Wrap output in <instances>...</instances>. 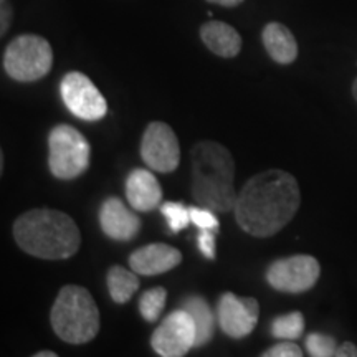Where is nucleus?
<instances>
[{"mask_svg": "<svg viewBox=\"0 0 357 357\" xmlns=\"http://www.w3.org/2000/svg\"><path fill=\"white\" fill-rule=\"evenodd\" d=\"M211 3H217V6L222 7H236L243 2V0H207Z\"/></svg>", "mask_w": 357, "mask_h": 357, "instance_id": "nucleus-28", "label": "nucleus"}, {"mask_svg": "<svg viewBox=\"0 0 357 357\" xmlns=\"http://www.w3.org/2000/svg\"><path fill=\"white\" fill-rule=\"evenodd\" d=\"M200 38L212 53L222 58H234L242 50V37L225 22L211 20L200 26Z\"/></svg>", "mask_w": 357, "mask_h": 357, "instance_id": "nucleus-15", "label": "nucleus"}, {"mask_svg": "<svg viewBox=\"0 0 357 357\" xmlns=\"http://www.w3.org/2000/svg\"><path fill=\"white\" fill-rule=\"evenodd\" d=\"M199 250L202 255L208 260L215 258V231L213 230H202L197 236Z\"/></svg>", "mask_w": 357, "mask_h": 357, "instance_id": "nucleus-25", "label": "nucleus"}, {"mask_svg": "<svg viewBox=\"0 0 357 357\" xmlns=\"http://www.w3.org/2000/svg\"><path fill=\"white\" fill-rule=\"evenodd\" d=\"M53 331L68 344H84L100 333V311L91 293L78 284H66L52 307Z\"/></svg>", "mask_w": 357, "mask_h": 357, "instance_id": "nucleus-4", "label": "nucleus"}, {"mask_svg": "<svg viewBox=\"0 0 357 357\" xmlns=\"http://www.w3.org/2000/svg\"><path fill=\"white\" fill-rule=\"evenodd\" d=\"M261 40L270 58L280 65H289L298 58V43L291 30L278 22H270L261 32Z\"/></svg>", "mask_w": 357, "mask_h": 357, "instance_id": "nucleus-16", "label": "nucleus"}, {"mask_svg": "<svg viewBox=\"0 0 357 357\" xmlns=\"http://www.w3.org/2000/svg\"><path fill=\"white\" fill-rule=\"evenodd\" d=\"M336 356L337 357H357V346L352 344V342H349V341L342 342L341 346H337Z\"/></svg>", "mask_w": 357, "mask_h": 357, "instance_id": "nucleus-27", "label": "nucleus"}, {"mask_svg": "<svg viewBox=\"0 0 357 357\" xmlns=\"http://www.w3.org/2000/svg\"><path fill=\"white\" fill-rule=\"evenodd\" d=\"M260 316V305L252 296L223 293L217 305L218 326L229 337L242 339L252 334Z\"/></svg>", "mask_w": 357, "mask_h": 357, "instance_id": "nucleus-11", "label": "nucleus"}, {"mask_svg": "<svg viewBox=\"0 0 357 357\" xmlns=\"http://www.w3.org/2000/svg\"><path fill=\"white\" fill-rule=\"evenodd\" d=\"M270 331L276 339L294 341V339L301 337L303 331H305V318H303L300 311H293L289 314L278 316L271 323Z\"/></svg>", "mask_w": 357, "mask_h": 357, "instance_id": "nucleus-19", "label": "nucleus"}, {"mask_svg": "<svg viewBox=\"0 0 357 357\" xmlns=\"http://www.w3.org/2000/svg\"><path fill=\"white\" fill-rule=\"evenodd\" d=\"M126 199L134 211L149 212L162 202V189L153 172L134 169L126 178Z\"/></svg>", "mask_w": 357, "mask_h": 357, "instance_id": "nucleus-14", "label": "nucleus"}, {"mask_svg": "<svg viewBox=\"0 0 357 357\" xmlns=\"http://www.w3.org/2000/svg\"><path fill=\"white\" fill-rule=\"evenodd\" d=\"M261 356L263 357H301L303 351L300 349V346H296L294 342L283 341L280 342V344L270 347V349L263 352Z\"/></svg>", "mask_w": 357, "mask_h": 357, "instance_id": "nucleus-24", "label": "nucleus"}, {"mask_svg": "<svg viewBox=\"0 0 357 357\" xmlns=\"http://www.w3.org/2000/svg\"><path fill=\"white\" fill-rule=\"evenodd\" d=\"M321 265L311 255H293L280 258L266 270V281L280 293H306L318 283Z\"/></svg>", "mask_w": 357, "mask_h": 357, "instance_id": "nucleus-7", "label": "nucleus"}, {"mask_svg": "<svg viewBox=\"0 0 357 357\" xmlns=\"http://www.w3.org/2000/svg\"><path fill=\"white\" fill-rule=\"evenodd\" d=\"M2 22H0V35H6L8 26H10V20H12V7L8 6V2H3L2 3V19H0Z\"/></svg>", "mask_w": 357, "mask_h": 357, "instance_id": "nucleus-26", "label": "nucleus"}, {"mask_svg": "<svg viewBox=\"0 0 357 357\" xmlns=\"http://www.w3.org/2000/svg\"><path fill=\"white\" fill-rule=\"evenodd\" d=\"M301 204L294 176L281 169L257 174L242 187L235 204V218L245 234L266 238L284 229Z\"/></svg>", "mask_w": 357, "mask_h": 357, "instance_id": "nucleus-1", "label": "nucleus"}, {"mask_svg": "<svg viewBox=\"0 0 357 357\" xmlns=\"http://www.w3.org/2000/svg\"><path fill=\"white\" fill-rule=\"evenodd\" d=\"M61 100L68 111L83 121H100L108 113V102L86 75L79 71L66 73L60 83Z\"/></svg>", "mask_w": 357, "mask_h": 357, "instance_id": "nucleus-8", "label": "nucleus"}, {"mask_svg": "<svg viewBox=\"0 0 357 357\" xmlns=\"http://www.w3.org/2000/svg\"><path fill=\"white\" fill-rule=\"evenodd\" d=\"M153 349L162 357H182L195 347V324L185 310L172 311L151 337Z\"/></svg>", "mask_w": 357, "mask_h": 357, "instance_id": "nucleus-10", "label": "nucleus"}, {"mask_svg": "<svg viewBox=\"0 0 357 357\" xmlns=\"http://www.w3.org/2000/svg\"><path fill=\"white\" fill-rule=\"evenodd\" d=\"M182 310L189 312L195 324V347H202L211 342L215 333V316L208 303L200 296H190L184 301Z\"/></svg>", "mask_w": 357, "mask_h": 357, "instance_id": "nucleus-17", "label": "nucleus"}, {"mask_svg": "<svg viewBox=\"0 0 357 357\" xmlns=\"http://www.w3.org/2000/svg\"><path fill=\"white\" fill-rule=\"evenodd\" d=\"M352 96H354V100L357 101V78L354 79V83H352Z\"/></svg>", "mask_w": 357, "mask_h": 357, "instance_id": "nucleus-30", "label": "nucleus"}, {"mask_svg": "<svg viewBox=\"0 0 357 357\" xmlns=\"http://www.w3.org/2000/svg\"><path fill=\"white\" fill-rule=\"evenodd\" d=\"M98 217L101 230L116 242H129L141 230L139 217L129 211L128 205L118 197L106 199Z\"/></svg>", "mask_w": 357, "mask_h": 357, "instance_id": "nucleus-12", "label": "nucleus"}, {"mask_svg": "<svg viewBox=\"0 0 357 357\" xmlns=\"http://www.w3.org/2000/svg\"><path fill=\"white\" fill-rule=\"evenodd\" d=\"M89 144L78 129L58 124L48 136V167L56 178L71 181L88 171Z\"/></svg>", "mask_w": 357, "mask_h": 357, "instance_id": "nucleus-6", "label": "nucleus"}, {"mask_svg": "<svg viewBox=\"0 0 357 357\" xmlns=\"http://www.w3.org/2000/svg\"><path fill=\"white\" fill-rule=\"evenodd\" d=\"M3 2H7V0H0V3H3Z\"/></svg>", "mask_w": 357, "mask_h": 357, "instance_id": "nucleus-31", "label": "nucleus"}, {"mask_svg": "<svg viewBox=\"0 0 357 357\" xmlns=\"http://www.w3.org/2000/svg\"><path fill=\"white\" fill-rule=\"evenodd\" d=\"M306 349L312 357H331L336 356L337 342L328 334L311 333L306 339Z\"/></svg>", "mask_w": 357, "mask_h": 357, "instance_id": "nucleus-22", "label": "nucleus"}, {"mask_svg": "<svg viewBox=\"0 0 357 357\" xmlns=\"http://www.w3.org/2000/svg\"><path fill=\"white\" fill-rule=\"evenodd\" d=\"M160 212L166 217L169 229H171L174 234L187 229V225L190 223V208H187L185 205L181 202L162 204L160 205Z\"/></svg>", "mask_w": 357, "mask_h": 357, "instance_id": "nucleus-21", "label": "nucleus"}, {"mask_svg": "<svg viewBox=\"0 0 357 357\" xmlns=\"http://www.w3.org/2000/svg\"><path fill=\"white\" fill-rule=\"evenodd\" d=\"M13 238L29 255L66 260L79 250L82 234L73 218L52 208H33L13 223Z\"/></svg>", "mask_w": 357, "mask_h": 357, "instance_id": "nucleus-2", "label": "nucleus"}, {"mask_svg": "<svg viewBox=\"0 0 357 357\" xmlns=\"http://www.w3.org/2000/svg\"><path fill=\"white\" fill-rule=\"evenodd\" d=\"M139 289V278L134 270L114 265L108 271V291L111 300L118 305H124Z\"/></svg>", "mask_w": 357, "mask_h": 357, "instance_id": "nucleus-18", "label": "nucleus"}, {"mask_svg": "<svg viewBox=\"0 0 357 357\" xmlns=\"http://www.w3.org/2000/svg\"><path fill=\"white\" fill-rule=\"evenodd\" d=\"M192 195L199 205L213 212H230L236 197L235 162L225 146L215 141H200L190 153Z\"/></svg>", "mask_w": 357, "mask_h": 357, "instance_id": "nucleus-3", "label": "nucleus"}, {"mask_svg": "<svg viewBox=\"0 0 357 357\" xmlns=\"http://www.w3.org/2000/svg\"><path fill=\"white\" fill-rule=\"evenodd\" d=\"M190 222L197 225L200 230H213L220 229V222L213 215V211L207 207H190Z\"/></svg>", "mask_w": 357, "mask_h": 357, "instance_id": "nucleus-23", "label": "nucleus"}, {"mask_svg": "<svg viewBox=\"0 0 357 357\" xmlns=\"http://www.w3.org/2000/svg\"><path fill=\"white\" fill-rule=\"evenodd\" d=\"M182 263V253L166 243H149L129 257V266L137 275L154 276L167 273Z\"/></svg>", "mask_w": 357, "mask_h": 357, "instance_id": "nucleus-13", "label": "nucleus"}, {"mask_svg": "<svg viewBox=\"0 0 357 357\" xmlns=\"http://www.w3.org/2000/svg\"><path fill=\"white\" fill-rule=\"evenodd\" d=\"M141 158L153 171L162 174L176 171L181 162V146L169 124L154 121L146 128L141 141Z\"/></svg>", "mask_w": 357, "mask_h": 357, "instance_id": "nucleus-9", "label": "nucleus"}, {"mask_svg": "<svg viewBox=\"0 0 357 357\" xmlns=\"http://www.w3.org/2000/svg\"><path fill=\"white\" fill-rule=\"evenodd\" d=\"M35 357H56V352H52V351H42V352H37Z\"/></svg>", "mask_w": 357, "mask_h": 357, "instance_id": "nucleus-29", "label": "nucleus"}, {"mask_svg": "<svg viewBox=\"0 0 357 357\" xmlns=\"http://www.w3.org/2000/svg\"><path fill=\"white\" fill-rule=\"evenodd\" d=\"M53 65L50 43L38 35H20L12 40L3 53V70L12 79L32 83L47 77Z\"/></svg>", "mask_w": 357, "mask_h": 357, "instance_id": "nucleus-5", "label": "nucleus"}, {"mask_svg": "<svg viewBox=\"0 0 357 357\" xmlns=\"http://www.w3.org/2000/svg\"><path fill=\"white\" fill-rule=\"evenodd\" d=\"M166 300L167 291L162 287L147 289V291L142 293L139 300V312L142 319L147 321V323H155L159 319L164 306H166Z\"/></svg>", "mask_w": 357, "mask_h": 357, "instance_id": "nucleus-20", "label": "nucleus"}]
</instances>
